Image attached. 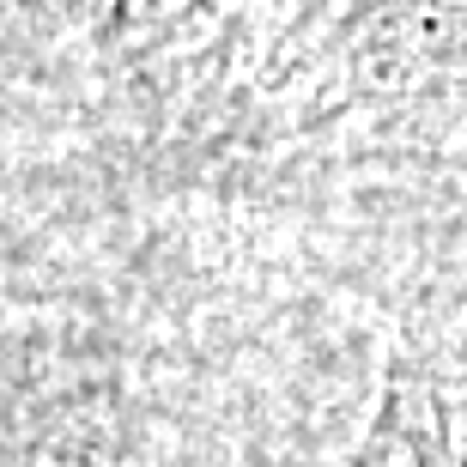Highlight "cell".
I'll use <instances>...</instances> for the list:
<instances>
[{"mask_svg":"<svg viewBox=\"0 0 467 467\" xmlns=\"http://www.w3.org/2000/svg\"><path fill=\"white\" fill-rule=\"evenodd\" d=\"M0 467H116L86 400L43 382V370L0 358Z\"/></svg>","mask_w":467,"mask_h":467,"instance_id":"7a4b0ae2","label":"cell"},{"mask_svg":"<svg viewBox=\"0 0 467 467\" xmlns=\"http://www.w3.org/2000/svg\"><path fill=\"white\" fill-rule=\"evenodd\" d=\"M347 467H467V400L425 358L400 352Z\"/></svg>","mask_w":467,"mask_h":467,"instance_id":"6da1fadb","label":"cell"}]
</instances>
